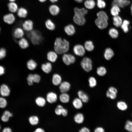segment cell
Instances as JSON below:
<instances>
[{
  "instance_id": "6da1fadb",
  "label": "cell",
  "mask_w": 132,
  "mask_h": 132,
  "mask_svg": "<svg viewBox=\"0 0 132 132\" xmlns=\"http://www.w3.org/2000/svg\"><path fill=\"white\" fill-rule=\"evenodd\" d=\"M69 47L70 44L68 41L61 37H56L54 43V51L58 54L66 53L68 51Z\"/></svg>"
},
{
  "instance_id": "7a4b0ae2",
  "label": "cell",
  "mask_w": 132,
  "mask_h": 132,
  "mask_svg": "<svg viewBox=\"0 0 132 132\" xmlns=\"http://www.w3.org/2000/svg\"><path fill=\"white\" fill-rule=\"evenodd\" d=\"M28 32L29 37L33 45H38L41 43L43 40V37L40 32L38 30L33 29Z\"/></svg>"
},
{
  "instance_id": "3957f363",
  "label": "cell",
  "mask_w": 132,
  "mask_h": 132,
  "mask_svg": "<svg viewBox=\"0 0 132 132\" xmlns=\"http://www.w3.org/2000/svg\"><path fill=\"white\" fill-rule=\"evenodd\" d=\"M81 66L83 69L88 72L91 71L92 68V62L91 59L87 57H85L81 62Z\"/></svg>"
},
{
  "instance_id": "277c9868",
  "label": "cell",
  "mask_w": 132,
  "mask_h": 132,
  "mask_svg": "<svg viewBox=\"0 0 132 132\" xmlns=\"http://www.w3.org/2000/svg\"><path fill=\"white\" fill-rule=\"evenodd\" d=\"M76 58L73 55L70 54L65 53L63 54L62 60L66 66H69L74 63L76 61Z\"/></svg>"
},
{
  "instance_id": "5b68a950",
  "label": "cell",
  "mask_w": 132,
  "mask_h": 132,
  "mask_svg": "<svg viewBox=\"0 0 132 132\" xmlns=\"http://www.w3.org/2000/svg\"><path fill=\"white\" fill-rule=\"evenodd\" d=\"M41 78L40 76L37 74H30L28 75L27 80L28 84L31 86L33 85V83H39Z\"/></svg>"
},
{
  "instance_id": "8992f818",
  "label": "cell",
  "mask_w": 132,
  "mask_h": 132,
  "mask_svg": "<svg viewBox=\"0 0 132 132\" xmlns=\"http://www.w3.org/2000/svg\"><path fill=\"white\" fill-rule=\"evenodd\" d=\"M73 50L76 55L81 57L85 55L86 52L84 46L80 44H77L74 45Z\"/></svg>"
},
{
  "instance_id": "52a82bcc",
  "label": "cell",
  "mask_w": 132,
  "mask_h": 132,
  "mask_svg": "<svg viewBox=\"0 0 132 132\" xmlns=\"http://www.w3.org/2000/svg\"><path fill=\"white\" fill-rule=\"evenodd\" d=\"M48 11L51 15L56 16L60 13V9L59 7L56 3H52L49 6Z\"/></svg>"
},
{
  "instance_id": "ba28073f",
  "label": "cell",
  "mask_w": 132,
  "mask_h": 132,
  "mask_svg": "<svg viewBox=\"0 0 132 132\" xmlns=\"http://www.w3.org/2000/svg\"><path fill=\"white\" fill-rule=\"evenodd\" d=\"M22 28L24 31L29 32L33 29L34 22L29 19H27L23 22L22 24Z\"/></svg>"
},
{
  "instance_id": "9c48e42d",
  "label": "cell",
  "mask_w": 132,
  "mask_h": 132,
  "mask_svg": "<svg viewBox=\"0 0 132 132\" xmlns=\"http://www.w3.org/2000/svg\"><path fill=\"white\" fill-rule=\"evenodd\" d=\"M130 4V1L128 0H113L112 5H116L120 8H123L128 6Z\"/></svg>"
},
{
  "instance_id": "30bf717a",
  "label": "cell",
  "mask_w": 132,
  "mask_h": 132,
  "mask_svg": "<svg viewBox=\"0 0 132 132\" xmlns=\"http://www.w3.org/2000/svg\"><path fill=\"white\" fill-rule=\"evenodd\" d=\"M58 57V54L54 51H50L47 54V59L51 63L55 62L57 59Z\"/></svg>"
},
{
  "instance_id": "8fae6325",
  "label": "cell",
  "mask_w": 132,
  "mask_h": 132,
  "mask_svg": "<svg viewBox=\"0 0 132 132\" xmlns=\"http://www.w3.org/2000/svg\"><path fill=\"white\" fill-rule=\"evenodd\" d=\"M95 23L97 27L100 29L106 28L108 25L107 20L98 18L95 20Z\"/></svg>"
},
{
  "instance_id": "7c38bea8",
  "label": "cell",
  "mask_w": 132,
  "mask_h": 132,
  "mask_svg": "<svg viewBox=\"0 0 132 132\" xmlns=\"http://www.w3.org/2000/svg\"><path fill=\"white\" fill-rule=\"evenodd\" d=\"M10 89L7 85L5 84H2L0 87V94L3 97L9 96L10 93Z\"/></svg>"
},
{
  "instance_id": "4fadbf2b",
  "label": "cell",
  "mask_w": 132,
  "mask_h": 132,
  "mask_svg": "<svg viewBox=\"0 0 132 132\" xmlns=\"http://www.w3.org/2000/svg\"><path fill=\"white\" fill-rule=\"evenodd\" d=\"M3 19L6 23L11 24L14 22L15 18L14 14L11 13L5 15L3 17Z\"/></svg>"
},
{
  "instance_id": "5bb4252c",
  "label": "cell",
  "mask_w": 132,
  "mask_h": 132,
  "mask_svg": "<svg viewBox=\"0 0 132 132\" xmlns=\"http://www.w3.org/2000/svg\"><path fill=\"white\" fill-rule=\"evenodd\" d=\"M41 68L43 71L45 73L49 74L52 71V65L51 62H47L41 65Z\"/></svg>"
},
{
  "instance_id": "9a60e30c",
  "label": "cell",
  "mask_w": 132,
  "mask_h": 132,
  "mask_svg": "<svg viewBox=\"0 0 132 132\" xmlns=\"http://www.w3.org/2000/svg\"><path fill=\"white\" fill-rule=\"evenodd\" d=\"M64 29L65 33L68 36H72L75 33V27L74 26L71 24H68L65 26Z\"/></svg>"
},
{
  "instance_id": "2e32d148",
  "label": "cell",
  "mask_w": 132,
  "mask_h": 132,
  "mask_svg": "<svg viewBox=\"0 0 132 132\" xmlns=\"http://www.w3.org/2000/svg\"><path fill=\"white\" fill-rule=\"evenodd\" d=\"M24 31L22 28L18 27L14 30L13 32L14 37L17 39H19L23 37L24 35Z\"/></svg>"
},
{
  "instance_id": "e0dca14e",
  "label": "cell",
  "mask_w": 132,
  "mask_h": 132,
  "mask_svg": "<svg viewBox=\"0 0 132 132\" xmlns=\"http://www.w3.org/2000/svg\"><path fill=\"white\" fill-rule=\"evenodd\" d=\"M59 85V88L62 93H66L70 90V85L67 81H64L61 82Z\"/></svg>"
},
{
  "instance_id": "ac0fdd59",
  "label": "cell",
  "mask_w": 132,
  "mask_h": 132,
  "mask_svg": "<svg viewBox=\"0 0 132 132\" xmlns=\"http://www.w3.org/2000/svg\"><path fill=\"white\" fill-rule=\"evenodd\" d=\"M44 25L46 28L48 30L53 31L55 30L56 26L54 22L51 19H47L44 22Z\"/></svg>"
},
{
  "instance_id": "d6986e66",
  "label": "cell",
  "mask_w": 132,
  "mask_h": 132,
  "mask_svg": "<svg viewBox=\"0 0 132 132\" xmlns=\"http://www.w3.org/2000/svg\"><path fill=\"white\" fill-rule=\"evenodd\" d=\"M18 44L20 47L22 49H25L29 46V43L27 40L23 37L19 39Z\"/></svg>"
},
{
  "instance_id": "ffe728a7",
  "label": "cell",
  "mask_w": 132,
  "mask_h": 132,
  "mask_svg": "<svg viewBox=\"0 0 132 132\" xmlns=\"http://www.w3.org/2000/svg\"><path fill=\"white\" fill-rule=\"evenodd\" d=\"M26 66L27 68L29 70L33 71L37 67V64L35 60L33 59H30L27 62Z\"/></svg>"
},
{
  "instance_id": "44dd1931",
  "label": "cell",
  "mask_w": 132,
  "mask_h": 132,
  "mask_svg": "<svg viewBox=\"0 0 132 132\" xmlns=\"http://www.w3.org/2000/svg\"><path fill=\"white\" fill-rule=\"evenodd\" d=\"M73 20L76 24L79 25H83L86 22L84 17L75 15L73 16Z\"/></svg>"
},
{
  "instance_id": "7402d4cb",
  "label": "cell",
  "mask_w": 132,
  "mask_h": 132,
  "mask_svg": "<svg viewBox=\"0 0 132 132\" xmlns=\"http://www.w3.org/2000/svg\"><path fill=\"white\" fill-rule=\"evenodd\" d=\"M62 80V77L59 74L55 73L53 75L52 82L54 85L57 86L59 85L61 82Z\"/></svg>"
},
{
  "instance_id": "603a6c76",
  "label": "cell",
  "mask_w": 132,
  "mask_h": 132,
  "mask_svg": "<svg viewBox=\"0 0 132 132\" xmlns=\"http://www.w3.org/2000/svg\"><path fill=\"white\" fill-rule=\"evenodd\" d=\"M114 55V52L111 48H108L105 49L104 56L106 60H110L113 57Z\"/></svg>"
},
{
  "instance_id": "cb8c5ba5",
  "label": "cell",
  "mask_w": 132,
  "mask_h": 132,
  "mask_svg": "<svg viewBox=\"0 0 132 132\" xmlns=\"http://www.w3.org/2000/svg\"><path fill=\"white\" fill-rule=\"evenodd\" d=\"M18 16L21 18H25L27 16L28 12L27 9L23 7H21L18 8L17 11Z\"/></svg>"
},
{
  "instance_id": "d4e9b609",
  "label": "cell",
  "mask_w": 132,
  "mask_h": 132,
  "mask_svg": "<svg viewBox=\"0 0 132 132\" xmlns=\"http://www.w3.org/2000/svg\"><path fill=\"white\" fill-rule=\"evenodd\" d=\"M46 99L48 102L50 103L55 102L57 99V95L53 92H49L47 95Z\"/></svg>"
},
{
  "instance_id": "484cf974",
  "label": "cell",
  "mask_w": 132,
  "mask_h": 132,
  "mask_svg": "<svg viewBox=\"0 0 132 132\" xmlns=\"http://www.w3.org/2000/svg\"><path fill=\"white\" fill-rule=\"evenodd\" d=\"M13 115L12 113L9 111L6 110L4 111L1 117V120L4 122H7L9 120L10 118L12 117Z\"/></svg>"
},
{
  "instance_id": "4316f807",
  "label": "cell",
  "mask_w": 132,
  "mask_h": 132,
  "mask_svg": "<svg viewBox=\"0 0 132 132\" xmlns=\"http://www.w3.org/2000/svg\"><path fill=\"white\" fill-rule=\"evenodd\" d=\"M74 11L75 15L84 17L88 12V11L86 9L84 8L80 9L77 7L74 8Z\"/></svg>"
},
{
  "instance_id": "83f0119b",
  "label": "cell",
  "mask_w": 132,
  "mask_h": 132,
  "mask_svg": "<svg viewBox=\"0 0 132 132\" xmlns=\"http://www.w3.org/2000/svg\"><path fill=\"white\" fill-rule=\"evenodd\" d=\"M8 6L9 11L12 13L17 12L18 9V5L14 2H10Z\"/></svg>"
},
{
  "instance_id": "f1b7e54d",
  "label": "cell",
  "mask_w": 132,
  "mask_h": 132,
  "mask_svg": "<svg viewBox=\"0 0 132 132\" xmlns=\"http://www.w3.org/2000/svg\"><path fill=\"white\" fill-rule=\"evenodd\" d=\"M77 95L79 98L82 102L84 103H86L88 102L89 98L88 95L83 91L79 90L77 92Z\"/></svg>"
},
{
  "instance_id": "f546056e",
  "label": "cell",
  "mask_w": 132,
  "mask_h": 132,
  "mask_svg": "<svg viewBox=\"0 0 132 132\" xmlns=\"http://www.w3.org/2000/svg\"><path fill=\"white\" fill-rule=\"evenodd\" d=\"M84 46L86 50L88 52L92 51L94 50V46L93 42L90 40L86 41Z\"/></svg>"
},
{
  "instance_id": "4dcf8cb0",
  "label": "cell",
  "mask_w": 132,
  "mask_h": 132,
  "mask_svg": "<svg viewBox=\"0 0 132 132\" xmlns=\"http://www.w3.org/2000/svg\"><path fill=\"white\" fill-rule=\"evenodd\" d=\"M72 104L74 107L76 109H81L83 106V102L79 98L75 99L73 100Z\"/></svg>"
},
{
  "instance_id": "1f68e13d",
  "label": "cell",
  "mask_w": 132,
  "mask_h": 132,
  "mask_svg": "<svg viewBox=\"0 0 132 132\" xmlns=\"http://www.w3.org/2000/svg\"><path fill=\"white\" fill-rule=\"evenodd\" d=\"M113 19V24L116 27H118L121 26L122 22L120 17L118 15L114 16Z\"/></svg>"
},
{
  "instance_id": "d6a6232c",
  "label": "cell",
  "mask_w": 132,
  "mask_h": 132,
  "mask_svg": "<svg viewBox=\"0 0 132 132\" xmlns=\"http://www.w3.org/2000/svg\"><path fill=\"white\" fill-rule=\"evenodd\" d=\"M85 7L89 9L93 8L95 5V2L94 0H86L84 2Z\"/></svg>"
},
{
  "instance_id": "836d02e7",
  "label": "cell",
  "mask_w": 132,
  "mask_h": 132,
  "mask_svg": "<svg viewBox=\"0 0 132 132\" xmlns=\"http://www.w3.org/2000/svg\"><path fill=\"white\" fill-rule=\"evenodd\" d=\"M74 119L76 122L78 124H81L83 122L84 117L82 113H78L75 115Z\"/></svg>"
},
{
  "instance_id": "e575fe53",
  "label": "cell",
  "mask_w": 132,
  "mask_h": 132,
  "mask_svg": "<svg viewBox=\"0 0 132 132\" xmlns=\"http://www.w3.org/2000/svg\"><path fill=\"white\" fill-rule=\"evenodd\" d=\"M109 34L112 38L115 39L117 38L119 35V33L117 30L114 28H111L109 31Z\"/></svg>"
},
{
  "instance_id": "d590c367",
  "label": "cell",
  "mask_w": 132,
  "mask_h": 132,
  "mask_svg": "<svg viewBox=\"0 0 132 132\" xmlns=\"http://www.w3.org/2000/svg\"><path fill=\"white\" fill-rule=\"evenodd\" d=\"M59 99L60 101L63 103H67L69 100V96L66 93H62L59 96Z\"/></svg>"
},
{
  "instance_id": "8d00e7d4",
  "label": "cell",
  "mask_w": 132,
  "mask_h": 132,
  "mask_svg": "<svg viewBox=\"0 0 132 132\" xmlns=\"http://www.w3.org/2000/svg\"><path fill=\"white\" fill-rule=\"evenodd\" d=\"M118 108L120 110H125L128 108L127 104L125 102L122 101L118 102L117 104Z\"/></svg>"
},
{
  "instance_id": "74e56055",
  "label": "cell",
  "mask_w": 132,
  "mask_h": 132,
  "mask_svg": "<svg viewBox=\"0 0 132 132\" xmlns=\"http://www.w3.org/2000/svg\"><path fill=\"white\" fill-rule=\"evenodd\" d=\"M112 6L110 11L111 14L113 16L118 15L120 11V8L116 5Z\"/></svg>"
},
{
  "instance_id": "f35d334b",
  "label": "cell",
  "mask_w": 132,
  "mask_h": 132,
  "mask_svg": "<svg viewBox=\"0 0 132 132\" xmlns=\"http://www.w3.org/2000/svg\"><path fill=\"white\" fill-rule=\"evenodd\" d=\"M96 72L99 76H103L106 74L107 71L105 67L103 66H100L97 68Z\"/></svg>"
},
{
  "instance_id": "ab89813d",
  "label": "cell",
  "mask_w": 132,
  "mask_h": 132,
  "mask_svg": "<svg viewBox=\"0 0 132 132\" xmlns=\"http://www.w3.org/2000/svg\"><path fill=\"white\" fill-rule=\"evenodd\" d=\"M130 22L128 21L124 20L121 26L123 32L125 33H127L129 31L128 26Z\"/></svg>"
},
{
  "instance_id": "60d3db41",
  "label": "cell",
  "mask_w": 132,
  "mask_h": 132,
  "mask_svg": "<svg viewBox=\"0 0 132 132\" xmlns=\"http://www.w3.org/2000/svg\"><path fill=\"white\" fill-rule=\"evenodd\" d=\"M35 102L36 104L40 107H43L45 105L46 101L43 98L39 97L37 98L35 100Z\"/></svg>"
},
{
  "instance_id": "b9f144b4",
  "label": "cell",
  "mask_w": 132,
  "mask_h": 132,
  "mask_svg": "<svg viewBox=\"0 0 132 132\" xmlns=\"http://www.w3.org/2000/svg\"><path fill=\"white\" fill-rule=\"evenodd\" d=\"M97 18L104 19L107 21L108 20V16L106 13L104 11H99L97 13Z\"/></svg>"
},
{
  "instance_id": "7bdbcfd3",
  "label": "cell",
  "mask_w": 132,
  "mask_h": 132,
  "mask_svg": "<svg viewBox=\"0 0 132 132\" xmlns=\"http://www.w3.org/2000/svg\"><path fill=\"white\" fill-rule=\"evenodd\" d=\"M29 120L30 123L32 125H35L39 122V119L36 116H33L30 117Z\"/></svg>"
},
{
  "instance_id": "ee69618b",
  "label": "cell",
  "mask_w": 132,
  "mask_h": 132,
  "mask_svg": "<svg viewBox=\"0 0 132 132\" xmlns=\"http://www.w3.org/2000/svg\"><path fill=\"white\" fill-rule=\"evenodd\" d=\"M89 86L91 88L95 87L97 85V81L95 78L93 77H89L88 79Z\"/></svg>"
},
{
  "instance_id": "f6af8a7d",
  "label": "cell",
  "mask_w": 132,
  "mask_h": 132,
  "mask_svg": "<svg viewBox=\"0 0 132 132\" xmlns=\"http://www.w3.org/2000/svg\"><path fill=\"white\" fill-rule=\"evenodd\" d=\"M124 128L129 132H132V121L127 120L125 123Z\"/></svg>"
},
{
  "instance_id": "bcb514c9",
  "label": "cell",
  "mask_w": 132,
  "mask_h": 132,
  "mask_svg": "<svg viewBox=\"0 0 132 132\" xmlns=\"http://www.w3.org/2000/svg\"><path fill=\"white\" fill-rule=\"evenodd\" d=\"M7 104L6 100L3 97H0V108H4L6 107Z\"/></svg>"
},
{
  "instance_id": "7dc6e473",
  "label": "cell",
  "mask_w": 132,
  "mask_h": 132,
  "mask_svg": "<svg viewBox=\"0 0 132 132\" xmlns=\"http://www.w3.org/2000/svg\"><path fill=\"white\" fill-rule=\"evenodd\" d=\"M7 51L6 49L4 48H0V60L4 58L6 56Z\"/></svg>"
},
{
  "instance_id": "c3c4849f",
  "label": "cell",
  "mask_w": 132,
  "mask_h": 132,
  "mask_svg": "<svg viewBox=\"0 0 132 132\" xmlns=\"http://www.w3.org/2000/svg\"><path fill=\"white\" fill-rule=\"evenodd\" d=\"M97 5L100 9L105 8L106 5V3L103 0H97Z\"/></svg>"
},
{
  "instance_id": "681fc988",
  "label": "cell",
  "mask_w": 132,
  "mask_h": 132,
  "mask_svg": "<svg viewBox=\"0 0 132 132\" xmlns=\"http://www.w3.org/2000/svg\"><path fill=\"white\" fill-rule=\"evenodd\" d=\"M63 108L61 105H58L55 110V112L56 114L58 115L62 114Z\"/></svg>"
},
{
  "instance_id": "f907efd6",
  "label": "cell",
  "mask_w": 132,
  "mask_h": 132,
  "mask_svg": "<svg viewBox=\"0 0 132 132\" xmlns=\"http://www.w3.org/2000/svg\"><path fill=\"white\" fill-rule=\"evenodd\" d=\"M116 94L110 92L108 90L106 93V96L108 98H110L111 99H116L117 97Z\"/></svg>"
},
{
  "instance_id": "816d5d0a",
  "label": "cell",
  "mask_w": 132,
  "mask_h": 132,
  "mask_svg": "<svg viewBox=\"0 0 132 132\" xmlns=\"http://www.w3.org/2000/svg\"><path fill=\"white\" fill-rule=\"evenodd\" d=\"M108 91L110 93L117 94L118 92L117 90L115 88L111 87L109 88Z\"/></svg>"
},
{
  "instance_id": "f5cc1de1",
  "label": "cell",
  "mask_w": 132,
  "mask_h": 132,
  "mask_svg": "<svg viewBox=\"0 0 132 132\" xmlns=\"http://www.w3.org/2000/svg\"><path fill=\"white\" fill-rule=\"evenodd\" d=\"M4 67L2 65H0V76L3 75L5 72Z\"/></svg>"
},
{
  "instance_id": "db71d44e",
  "label": "cell",
  "mask_w": 132,
  "mask_h": 132,
  "mask_svg": "<svg viewBox=\"0 0 132 132\" xmlns=\"http://www.w3.org/2000/svg\"><path fill=\"white\" fill-rule=\"evenodd\" d=\"M95 132H104V130L103 128L101 127H98L96 128L94 130Z\"/></svg>"
},
{
  "instance_id": "11a10c76",
  "label": "cell",
  "mask_w": 132,
  "mask_h": 132,
  "mask_svg": "<svg viewBox=\"0 0 132 132\" xmlns=\"http://www.w3.org/2000/svg\"><path fill=\"white\" fill-rule=\"evenodd\" d=\"M89 130L86 127H83L81 128L79 131V132H89Z\"/></svg>"
},
{
  "instance_id": "9f6ffc18",
  "label": "cell",
  "mask_w": 132,
  "mask_h": 132,
  "mask_svg": "<svg viewBox=\"0 0 132 132\" xmlns=\"http://www.w3.org/2000/svg\"><path fill=\"white\" fill-rule=\"evenodd\" d=\"M3 132H11L12 130L9 127H6L3 128L2 130Z\"/></svg>"
},
{
  "instance_id": "6f0895ef",
  "label": "cell",
  "mask_w": 132,
  "mask_h": 132,
  "mask_svg": "<svg viewBox=\"0 0 132 132\" xmlns=\"http://www.w3.org/2000/svg\"><path fill=\"white\" fill-rule=\"evenodd\" d=\"M67 113L68 111L66 109L63 108L62 114L64 116H66L67 115Z\"/></svg>"
},
{
  "instance_id": "680465c9",
  "label": "cell",
  "mask_w": 132,
  "mask_h": 132,
  "mask_svg": "<svg viewBox=\"0 0 132 132\" xmlns=\"http://www.w3.org/2000/svg\"><path fill=\"white\" fill-rule=\"evenodd\" d=\"M44 130L41 128H38L35 131V132H44Z\"/></svg>"
},
{
  "instance_id": "91938a15",
  "label": "cell",
  "mask_w": 132,
  "mask_h": 132,
  "mask_svg": "<svg viewBox=\"0 0 132 132\" xmlns=\"http://www.w3.org/2000/svg\"><path fill=\"white\" fill-rule=\"evenodd\" d=\"M52 3H56L59 0H48Z\"/></svg>"
},
{
  "instance_id": "94428289",
  "label": "cell",
  "mask_w": 132,
  "mask_h": 132,
  "mask_svg": "<svg viewBox=\"0 0 132 132\" xmlns=\"http://www.w3.org/2000/svg\"><path fill=\"white\" fill-rule=\"evenodd\" d=\"M40 3H44L47 0H37Z\"/></svg>"
},
{
  "instance_id": "6125c7cd",
  "label": "cell",
  "mask_w": 132,
  "mask_h": 132,
  "mask_svg": "<svg viewBox=\"0 0 132 132\" xmlns=\"http://www.w3.org/2000/svg\"><path fill=\"white\" fill-rule=\"evenodd\" d=\"M76 2L78 3H81L82 2L83 0H74Z\"/></svg>"
},
{
  "instance_id": "be15d7a7",
  "label": "cell",
  "mask_w": 132,
  "mask_h": 132,
  "mask_svg": "<svg viewBox=\"0 0 132 132\" xmlns=\"http://www.w3.org/2000/svg\"><path fill=\"white\" fill-rule=\"evenodd\" d=\"M130 9L131 10V13L132 15V4L131 5L130 7Z\"/></svg>"
},
{
  "instance_id": "e7e4bbea",
  "label": "cell",
  "mask_w": 132,
  "mask_h": 132,
  "mask_svg": "<svg viewBox=\"0 0 132 132\" xmlns=\"http://www.w3.org/2000/svg\"><path fill=\"white\" fill-rule=\"evenodd\" d=\"M10 2H14L16 0H9Z\"/></svg>"
},
{
  "instance_id": "03108f58",
  "label": "cell",
  "mask_w": 132,
  "mask_h": 132,
  "mask_svg": "<svg viewBox=\"0 0 132 132\" xmlns=\"http://www.w3.org/2000/svg\"><path fill=\"white\" fill-rule=\"evenodd\" d=\"M1 126H0V130H1Z\"/></svg>"
},
{
  "instance_id": "003e7915",
  "label": "cell",
  "mask_w": 132,
  "mask_h": 132,
  "mask_svg": "<svg viewBox=\"0 0 132 132\" xmlns=\"http://www.w3.org/2000/svg\"><path fill=\"white\" fill-rule=\"evenodd\" d=\"M0 30H1V29H0Z\"/></svg>"
}]
</instances>
